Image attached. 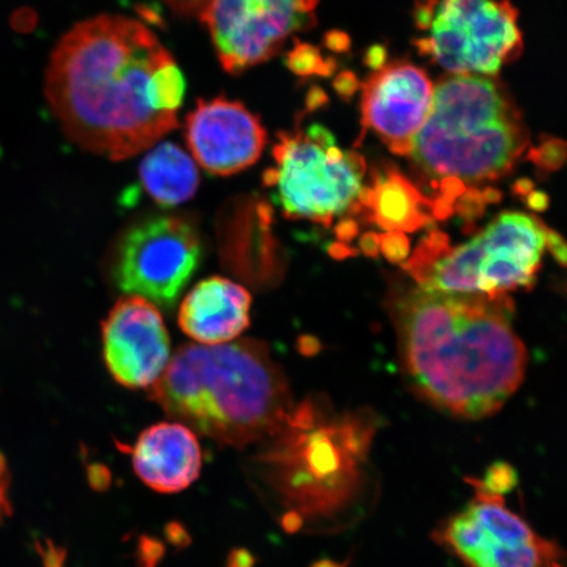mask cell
I'll return each mask as SVG.
<instances>
[{"label":"cell","instance_id":"obj_1","mask_svg":"<svg viewBox=\"0 0 567 567\" xmlns=\"http://www.w3.org/2000/svg\"><path fill=\"white\" fill-rule=\"evenodd\" d=\"M389 313L409 385L431 406L478 421L520 386L527 350L513 329L507 295L399 289L389 297Z\"/></svg>","mask_w":567,"mask_h":567},{"label":"cell","instance_id":"obj_2","mask_svg":"<svg viewBox=\"0 0 567 567\" xmlns=\"http://www.w3.org/2000/svg\"><path fill=\"white\" fill-rule=\"evenodd\" d=\"M173 56L145 24L125 17L81 21L63 35L45 73V96L66 137L112 161L154 146L177 115L155 110V71Z\"/></svg>","mask_w":567,"mask_h":567},{"label":"cell","instance_id":"obj_3","mask_svg":"<svg viewBox=\"0 0 567 567\" xmlns=\"http://www.w3.org/2000/svg\"><path fill=\"white\" fill-rule=\"evenodd\" d=\"M374 430L368 411L339 415L321 400L295 405L252 458L284 529L297 534L343 519L363 491Z\"/></svg>","mask_w":567,"mask_h":567},{"label":"cell","instance_id":"obj_4","mask_svg":"<svg viewBox=\"0 0 567 567\" xmlns=\"http://www.w3.org/2000/svg\"><path fill=\"white\" fill-rule=\"evenodd\" d=\"M148 389L172 420L233 449L264 442L295 408L286 374L254 339L183 344Z\"/></svg>","mask_w":567,"mask_h":567},{"label":"cell","instance_id":"obj_5","mask_svg":"<svg viewBox=\"0 0 567 567\" xmlns=\"http://www.w3.org/2000/svg\"><path fill=\"white\" fill-rule=\"evenodd\" d=\"M529 144L522 113L493 76H444L411 157L432 179L498 181L512 173Z\"/></svg>","mask_w":567,"mask_h":567},{"label":"cell","instance_id":"obj_6","mask_svg":"<svg viewBox=\"0 0 567 567\" xmlns=\"http://www.w3.org/2000/svg\"><path fill=\"white\" fill-rule=\"evenodd\" d=\"M272 154L275 166L264 183L284 216L330 228L337 217L349 215L367 174L363 155L342 151L321 124L279 133Z\"/></svg>","mask_w":567,"mask_h":567},{"label":"cell","instance_id":"obj_7","mask_svg":"<svg viewBox=\"0 0 567 567\" xmlns=\"http://www.w3.org/2000/svg\"><path fill=\"white\" fill-rule=\"evenodd\" d=\"M545 229L542 219L502 213L471 243L450 248L420 288L488 297L530 289L545 250Z\"/></svg>","mask_w":567,"mask_h":567},{"label":"cell","instance_id":"obj_8","mask_svg":"<svg viewBox=\"0 0 567 567\" xmlns=\"http://www.w3.org/2000/svg\"><path fill=\"white\" fill-rule=\"evenodd\" d=\"M473 495L432 532L434 540L465 567H550L564 553L506 505L503 494L471 478Z\"/></svg>","mask_w":567,"mask_h":567},{"label":"cell","instance_id":"obj_9","mask_svg":"<svg viewBox=\"0 0 567 567\" xmlns=\"http://www.w3.org/2000/svg\"><path fill=\"white\" fill-rule=\"evenodd\" d=\"M429 38L414 42L450 73L493 76L523 52L509 0H439Z\"/></svg>","mask_w":567,"mask_h":567},{"label":"cell","instance_id":"obj_10","mask_svg":"<svg viewBox=\"0 0 567 567\" xmlns=\"http://www.w3.org/2000/svg\"><path fill=\"white\" fill-rule=\"evenodd\" d=\"M202 257V240L193 224L179 216H153L134 224L120 238L112 276L124 293L172 309Z\"/></svg>","mask_w":567,"mask_h":567},{"label":"cell","instance_id":"obj_11","mask_svg":"<svg viewBox=\"0 0 567 567\" xmlns=\"http://www.w3.org/2000/svg\"><path fill=\"white\" fill-rule=\"evenodd\" d=\"M319 0H210L200 20L226 71L238 74L278 54L316 24Z\"/></svg>","mask_w":567,"mask_h":567},{"label":"cell","instance_id":"obj_12","mask_svg":"<svg viewBox=\"0 0 567 567\" xmlns=\"http://www.w3.org/2000/svg\"><path fill=\"white\" fill-rule=\"evenodd\" d=\"M102 336L106 368L127 389L152 388L172 360L165 321L145 297H122L106 316Z\"/></svg>","mask_w":567,"mask_h":567},{"label":"cell","instance_id":"obj_13","mask_svg":"<svg viewBox=\"0 0 567 567\" xmlns=\"http://www.w3.org/2000/svg\"><path fill=\"white\" fill-rule=\"evenodd\" d=\"M434 86L421 68L410 62L386 63L368 78L361 96V133L373 131L395 155L408 157L430 116Z\"/></svg>","mask_w":567,"mask_h":567},{"label":"cell","instance_id":"obj_14","mask_svg":"<svg viewBox=\"0 0 567 567\" xmlns=\"http://www.w3.org/2000/svg\"><path fill=\"white\" fill-rule=\"evenodd\" d=\"M190 153L205 172L229 176L251 167L267 145L266 127L243 103L200 101L186 120Z\"/></svg>","mask_w":567,"mask_h":567},{"label":"cell","instance_id":"obj_15","mask_svg":"<svg viewBox=\"0 0 567 567\" xmlns=\"http://www.w3.org/2000/svg\"><path fill=\"white\" fill-rule=\"evenodd\" d=\"M134 472L152 491L176 494L200 477L203 451L196 432L179 422L146 429L132 450Z\"/></svg>","mask_w":567,"mask_h":567},{"label":"cell","instance_id":"obj_16","mask_svg":"<svg viewBox=\"0 0 567 567\" xmlns=\"http://www.w3.org/2000/svg\"><path fill=\"white\" fill-rule=\"evenodd\" d=\"M251 303V295L243 286L213 276L198 282L183 300L179 326L197 344L230 343L250 326Z\"/></svg>","mask_w":567,"mask_h":567},{"label":"cell","instance_id":"obj_17","mask_svg":"<svg viewBox=\"0 0 567 567\" xmlns=\"http://www.w3.org/2000/svg\"><path fill=\"white\" fill-rule=\"evenodd\" d=\"M371 188L370 208L359 216L381 229L415 233L434 221L432 202L392 163L374 169Z\"/></svg>","mask_w":567,"mask_h":567},{"label":"cell","instance_id":"obj_18","mask_svg":"<svg viewBox=\"0 0 567 567\" xmlns=\"http://www.w3.org/2000/svg\"><path fill=\"white\" fill-rule=\"evenodd\" d=\"M142 187L161 207H176L196 194L200 175L193 157L181 146L165 142L155 146L140 166Z\"/></svg>","mask_w":567,"mask_h":567},{"label":"cell","instance_id":"obj_19","mask_svg":"<svg viewBox=\"0 0 567 567\" xmlns=\"http://www.w3.org/2000/svg\"><path fill=\"white\" fill-rule=\"evenodd\" d=\"M186 81L175 61L155 71L151 84V97L155 110L176 115L182 105Z\"/></svg>","mask_w":567,"mask_h":567},{"label":"cell","instance_id":"obj_20","mask_svg":"<svg viewBox=\"0 0 567 567\" xmlns=\"http://www.w3.org/2000/svg\"><path fill=\"white\" fill-rule=\"evenodd\" d=\"M450 238L446 234L430 231L416 246L413 257L403 265V269L417 282V286H422L427 280L432 267L450 251Z\"/></svg>","mask_w":567,"mask_h":567},{"label":"cell","instance_id":"obj_21","mask_svg":"<svg viewBox=\"0 0 567 567\" xmlns=\"http://www.w3.org/2000/svg\"><path fill=\"white\" fill-rule=\"evenodd\" d=\"M287 62L300 75H331L337 69L336 61L323 60L318 49L307 44L297 45L288 55Z\"/></svg>","mask_w":567,"mask_h":567},{"label":"cell","instance_id":"obj_22","mask_svg":"<svg viewBox=\"0 0 567 567\" xmlns=\"http://www.w3.org/2000/svg\"><path fill=\"white\" fill-rule=\"evenodd\" d=\"M527 159L545 173H555L567 163V141L544 137L540 145L530 148Z\"/></svg>","mask_w":567,"mask_h":567},{"label":"cell","instance_id":"obj_23","mask_svg":"<svg viewBox=\"0 0 567 567\" xmlns=\"http://www.w3.org/2000/svg\"><path fill=\"white\" fill-rule=\"evenodd\" d=\"M380 251L390 264L400 265L410 255V240L402 231H385L380 234Z\"/></svg>","mask_w":567,"mask_h":567},{"label":"cell","instance_id":"obj_24","mask_svg":"<svg viewBox=\"0 0 567 567\" xmlns=\"http://www.w3.org/2000/svg\"><path fill=\"white\" fill-rule=\"evenodd\" d=\"M486 204L482 197V190L477 188L466 189L463 196L457 198V203L453 204V208L458 216L466 223H474L484 216Z\"/></svg>","mask_w":567,"mask_h":567},{"label":"cell","instance_id":"obj_25","mask_svg":"<svg viewBox=\"0 0 567 567\" xmlns=\"http://www.w3.org/2000/svg\"><path fill=\"white\" fill-rule=\"evenodd\" d=\"M34 549L41 557L44 567H66L68 550L59 547L51 538H35Z\"/></svg>","mask_w":567,"mask_h":567},{"label":"cell","instance_id":"obj_26","mask_svg":"<svg viewBox=\"0 0 567 567\" xmlns=\"http://www.w3.org/2000/svg\"><path fill=\"white\" fill-rule=\"evenodd\" d=\"M137 556L140 567H157L165 556V548L157 538L144 536L140 538Z\"/></svg>","mask_w":567,"mask_h":567},{"label":"cell","instance_id":"obj_27","mask_svg":"<svg viewBox=\"0 0 567 567\" xmlns=\"http://www.w3.org/2000/svg\"><path fill=\"white\" fill-rule=\"evenodd\" d=\"M545 247L548 248L559 266L567 268V243L561 234L549 229L548 226L545 229Z\"/></svg>","mask_w":567,"mask_h":567},{"label":"cell","instance_id":"obj_28","mask_svg":"<svg viewBox=\"0 0 567 567\" xmlns=\"http://www.w3.org/2000/svg\"><path fill=\"white\" fill-rule=\"evenodd\" d=\"M87 480L92 491L104 493L112 485V474L109 467L103 464H91L87 466Z\"/></svg>","mask_w":567,"mask_h":567},{"label":"cell","instance_id":"obj_29","mask_svg":"<svg viewBox=\"0 0 567 567\" xmlns=\"http://www.w3.org/2000/svg\"><path fill=\"white\" fill-rule=\"evenodd\" d=\"M165 2L181 16L200 19L210 0H165Z\"/></svg>","mask_w":567,"mask_h":567},{"label":"cell","instance_id":"obj_30","mask_svg":"<svg viewBox=\"0 0 567 567\" xmlns=\"http://www.w3.org/2000/svg\"><path fill=\"white\" fill-rule=\"evenodd\" d=\"M39 23L38 12L32 9H20L12 13V30L19 33H30Z\"/></svg>","mask_w":567,"mask_h":567},{"label":"cell","instance_id":"obj_31","mask_svg":"<svg viewBox=\"0 0 567 567\" xmlns=\"http://www.w3.org/2000/svg\"><path fill=\"white\" fill-rule=\"evenodd\" d=\"M439 0H416L414 10L415 25L422 31L431 28L432 20L435 17V10Z\"/></svg>","mask_w":567,"mask_h":567},{"label":"cell","instance_id":"obj_32","mask_svg":"<svg viewBox=\"0 0 567 567\" xmlns=\"http://www.w3.org/2000/svg\"><path fill=\"white\" fill-rule=\"evenodd\" d=\"M439 187H441V197L452 204H455L457 198L463 196L466 190L465 183L457 179V177H444L439 183Z\"/></svg>","mask_w":567,"mask_h":567},{"label":"cell","instance_id":"obj_33","mask_svg":"<svg viewBox=\"0 0 567 567\" xmlns=\"http://www.w3.org/2000/svg\"><path fill=\"white\" fill-rule=\"evenodd\" d=\"M358 234L359 223L352 217L343 218L336 226V236L340 244L350 245L358 237Z\"/></svg>","mask_w":567,"mask_h":567},{"label":"cell","instance_id":"obj_34","mask_svg":"<svg viewBox=\"0 0 567 567\" xmlns=\"http://www.w3.org/2000/svg\"><path fill=\"white\" fill-rule=\"evenodd\" d=\"M360 89L358 78L351 71H344L336 81L338 94L344 99H350Z\"/></svg>","mask_w":567,"mask_h":567},{"label":"cell","instance_id":"obj_35","mask_svg":"<svg viewBox=\"0 0 567 567\" xmlns=\"http://www.w3.org/2000/svg\"><path fill=\"white\" fill-rule=\"evenodd\" d=\"M364 63L373 71H379L388 63V49L384 45L375 44L368 49Z\"/></svg>","mask_w":567,"mask_h":567},{"label":"cell","instance_id":"obj_36","mask_svg":"<svg viewBox=\"0 0 567 567\" xmlns=\"http://www.w3.org/2000/svg\"><path fill=\"white\" fill-rule=\"evenodd\" d=\"M359 247L365 257L378 258L380 254V234L367 231L360 237Z\"/></svg>","mask_w":567,"mask_h":567},{"label":"cell","instance_id":"obj_37","mask_svg":"<svg viewBox=\"0 0 567 567\" xmlns=\"http://www.w3.org/2000/svg\"><path fill=\"white\" fill-rule=\"evenodd\" d=\"M255 558L244 548L233 549L225 567H254Z\"/></svg>","mask_w":567,"mask_h":567},{"label":"cell","instance_id":"obj_38","mask_svg":"<svg viewBox=\"0 0 567 567\" xmlns=\"http://www.w3.org/2000/svg\"><path fill=\"white\" fill-rule=\"evenodd\" d=\"M455 212L453 208V204L444 200L443 197L439 196L436 200L432 202L431 215L439 221H444V219L450 218Z\"/></svg>","mask_w":567,"mask_h":567},{"label":"cell","instance_id":"obj_39","mask_svg":"<svg viewBox=\"0 0 567 567\" xmlns=\"http://www.w3.org/2000/svg\"><path fill=\"white\" fill-rule=\"evenodd\" d=\"M166 534L169 543H173L174 545H176V547H184V545H187L189 543V536L186 529H184L181 526V524H168V527L166 528Z\"/></svg>","mask_w":567,"mask_h":567},{"label":"cell","instance_id":"obj_40","mask_svg":"<svg viewBox=\"0 0 567 567\" xmlns=\"http://www.w3.org/2000/svg\"><path fill=\"white\" fill-rule=\"evenodd\" d=\"M528 208L534 212H545L549 208V196L543 190H532L526 197Z\"/></svg>","mask_w":567,"mask_h":567},{"label":"cell","instance_id":"obj_41","mask_svg":"<svg viewBox=\"0 0 567 567\" xmlns=\"http://www.w3.org/2000/svg\"><path fill=\"white\" fill-rule=\"evenodd\" d=\"M328 45L332 51L347 52L351 47L349 35L343 32H332L328 35Z\"/></svg>","mask_w":567,"mask_h":567},{"label":"cell","instance_id":"obj_42","mask_svg":"<svg viewBox=\"0 0 567 567\" xmlns=\"http://www.w3.org/2000/svg\"><path fill=\"white\" fill-rule=\"evenodd\" d=\"M329 252L332 258L342 260L350 257H357L359 250H357V248H352L350 245L334 243L330 245Z\"/></svg>","mask_w":567,"mask_h":567},{"label":"cell","instance_id":"obj_43","mask_svg":"<svg viewBox=\"0 0 567 567\" xmlns=\"http://www.w3.org/2000/svg\"><path fill=\"white\" fill-rule=\"evenodd\" d=\"M12 516V506L9 498V487L0 484V527L3 526L7 517Z\"/></svg>","mask_w":567,"mask_h":567},{"label":"cell","instance_id":"obj_44","mask_svg":"<svg viewBox=\"0 0 567 567\" xmlns=\"http://www.w3.org/2000/svg\"><path fill=\"white\" fill-rule=\"evenodd\" d=\"M535 188V183L527 177H520L514 183L513 193L517 196L527 197Z\"/></svg>","mask_w":567,"mask_h":567},{"label":"cell","instance_id":"obj_45","mask_svg":"<svg viewBox=\"0 0 567 567\" xmlns=\"http://www.w3.org/2000/svg\"><path fill=\"white\" fill-rule=\"evenodd\" d=\"M0 484L9 488L11 485V472L3 452H0Z\"/></svg>","mask_w":567,"mask_h":567},{"label":"cell","instance_id":"obj_46","mask_svg":"<svg viewBox=\"0 0 567 567\" xmlns=\"http://www.w3.org/2000/svg\"><path fill=\"white\" fill-rule=\"evenodd\" d=\"M482 197H484L485 204H499L502 202V193L498 189L488 187L482 190Z\"/></svg>","mask_w":567,"mask_h":567},{"label":"cell","instance_id":"obj_47","mask_svg":"<svg viewBox=\"0 0 567 567\" xmlns=\"http://www.w3.org/2000/svg\"><path fill=\"white\" fill-rule=\"evenodd\" d=\"M311 567H343V566H340L332 561H328V559H323V561H319Z\"/></svg>","mask_w":567,"mask_h":567},{"label":"cell","instance_id":"obj_48","mask_svg":"<svg viewBox=\"0 0 567 567\" xmlns=\"http://www.w3.org/2000/svg\"><path fill=\"white\" fill-rule=\"evenodd\" d=\"M550 567H564V566H563L561 564H559V563H558V564H555V565H553V566H550Z\"/></svg>","mask_w":567,"mask_h":567}]
</instances>
